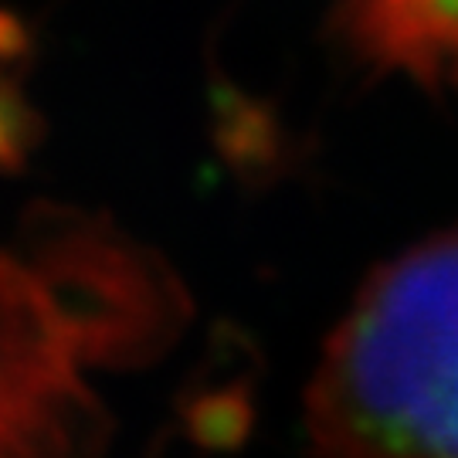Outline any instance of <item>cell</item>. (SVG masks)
Listing matches in <instances>:
<instances>
[{
    "label": "cell",
    "mask_w": 458,
    "mask_h": 458,
    "mask_svg": "<svg viewBox=\"0 0 458 458\" xmlns=\"http://www.w3.org/2000/svg\"><path fill=\"white\" fill-rule=\"evenodd\" d=\"M323 458H458V228L380 268L310 391Z\"/></svg>",
    "instance_id": "1"
},
{
    "label": "cell",
    "mask_w": 458,
    "mask_h": 458,
    "mask_svg": "<svg viewBox=\"0 0 458 458\" xmlns=\"http://www.w3.org/2000/svg\"><path fill=\"white\" fill-rule=\"evenodd\" d=\"M340 28L377 72L458 85V0H344Z\"/></svg>",
    "instance_id": "2"
}]
</instances>
